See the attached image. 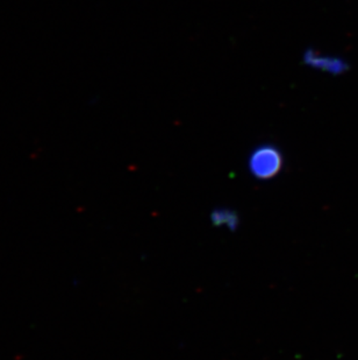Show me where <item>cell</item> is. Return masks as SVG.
<instances>
[{"instance_id": "3", "label": "cell", "mask_w": 358, "mask_h": 360, "mask_svg": "<svg viewBox=\"0 0 358 360\" xmlns=\"http://www.w3.org/2000/svg\"><path fill=\"white\" fill-rule=\"evenodd\" d=\"M211 221L216 228L226 226L230 231H237L240 224V218L237 211L230 207H218L211 214Z\"/></svg>"}, {"instance_id": "1", "label": "cell", "mask_w": 358, "mask_h": 360, "mask_svg": "<svg viewBox=\"0 0 358 360\" xmlns=\"http://www.w3.org/2000/svg\"><path fill=\"white\" fill-rule=\"evenodd\" d=\"M284 167V155L276 145L263 143L255 147L249 159L248 170L258 181L272 180L281 173Z\"/></svg>"}, {"instance_id": "2", "label": "cell", "mask_w": 358, "mask_h": 360, "mask_svg": "<svg viewBox=\"0 0 358 360\" xmlns=\"http://www.w3.org/2000/svg\"><path fill=\"white\" fill-rule=\"evenodd\" d=\"M303 62L310 68L326 72L328 75L341 76L349 72V62L338 55L324 54L321 51L308 48L303 55Z\"/></svg>"}]
</instances>
